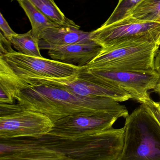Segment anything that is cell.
<instances>
[{
    "label": "cell",
    "mask_w": 160,
    "mask_h": 160,
    "mask_svg": "<svg viewBox=\"0 0 160 160\" xmlns=\"http://www.w3.org/2000/svg\"><path fill=\"white\" fill-rule=\"evenodd\" d=\"M16 100L22 108L43 114L53 123L71 115L90 112H106L119 118L129 115L126 107L112 99L81 97L48 84L26 85Z\"/></svg>",
    "instance_id": "6da1fadb"
},
{
    "label": "cell",
    "mask_w": 160,
    "mask_h": 160,
    "mask_svg": "<svg viewBox=\"0 0 160 160\" xmlns=\"http://www.w3.org/2000/svg\"><path fill=\"white\" fill-rule=\"evenodd\" d=\"M124 128L107 130L76 139L47 134L32 138L35 147L63 156L68 160H116L124 143Z\"/></svg>",
    "instance_id": "7a4b0ae2"
},
{
    "label": "cell",
    "mask_w": 160,
    "mask_h": 160,
    "mask_svg": "<svg viewBox=\"0 0 160 160\" xmlns=\"http://www.w3.org/2000/svg\"><path fill=\"white\" fill-rule=\"evenodd\" d=\"M126 118L116 160H160V125L152 114L141 104Z\"/></svg>",
    "instance_id": "3957f363"
},
{
    "label": "cell",
    "mask_w": 160,
    "mask_h": 160,
    "mask_svg": "<svg viewBox=\"0 0 160 160\" xmlns=\"http://www.w3.org/2000/svg\"><path fill=\"white\" fill-rule=\"evenodd\" d=\"M160 23L138 20L129 16L91 32V39L108 50L142 43H157Z\"/></svg>",
    "instance_id": "277c9868"
},
{
    "label": "cell",
    "mask_w": 160,
    "mask_h": 160,
    "mask_svg": "<svg viewBox=\"0 0 160 160\" xmlns=\"http://www.w3.org/2000/svg\"><path fill=\"white\" fill-rule=\"evenodd\" d=\"M159 47L157 43H146L102 50L84 68L87 70L153 71Z\"/></svg>",
    "instance_id": "5b68a950"
},
{
    "label": "cell",
    "mask_w": 160,
    "mask_h": 160,
    "mask_svg": "<svg viewBox=\"0 0 160 160\" xmlns=\"http://www.w3.org/2000/svg\"><path fill=\"white\" fill-rule=\"evenodd\" d=\"M53 125L47 116L18 103H0V139L39 138L49 134Z\"/></svg>",
    "instance_id": "8992f818"
},
{
    "label": "cell",
    "mask_w": 160,
    "mask_h": 160,
    "mask_svg": "<svg viewBox=\"0 0 160 160\" xmlns=\"http://www.w3.org/2000/svg\"><path fill=\"white\" fill-rule=\"evenodd\" d=\"M78 75L91 82L122 88L139 102L149 96L148 91L154 89L160 80L155 70H87L82 67Z\"/></svg>",
    "instance_id": "52a82bcc"
},
{
    "label": "cell",
    "mask_w": 160,
    "mask_h": 160,
    "mask_svg": "<svg viewBox=\"0 0 160 160\" xmlns=\"http://www.w3.org/2000/svg\"><path fill=\"white\" fill-rule=\"evenodd\" d=\"M0 57L20 78H67L78 75L82 68L43 57L28 56L15 51Z\"/></svg>",
    "instance_id": "ba28073f"
},
{
    "label": "cell",
    "mask_w": 160,
    "mask_h": 160,
    "mask_svg": "<svg viewBox=\"0 0 160 160\" xmlns=\"http://www.w3.org/2000/svg\"><path fill=\"white\" fill-rule=\"evenodd\" d=\"M119 118L106 112H90L71 115L54 122L49 135L76 139L93 135L112 128Z\"/></svg>",
    "instance_id": "9c48e42d"
},
{
    "label": "cell",
    "mask_w": 160,
    "mask_h": 160,
    "mask_svg": "<svg viewBox=\"0 0 160 160\" xmlns=\"http://www.w3.org/2000/svg\"><path fill=\"white\" fill-rule=\"evenodd\" d=\"M21 79L27 85H50L81 97L110 98L118 102L132 99L131 95L122 88L94 82L78 75L63 78L39 77Z\"/></svg>",
    "instance_id": "30bf717a"
},
{
    "label": "cell",
    "mask_w": 160,
    "mask_h": 160,
    "mask_svg": "<svg viewBox=\"0 0 160 160\" xmlns=\"http://www.w3.org/2000/svg\"><path fill=\"white\" fill-rule=\"evenodd\" d=\"M102 50L94 40L83 41L49 50L52 60L79 67L87 65Z\"/></svg>",
    "instance_id": "8fae6325"
},
{
    "label": "cell",
    "mask_w": 160,
    "mask_h": 160,
    "mask_svg": "<svg viewBox=\"0 0 160 160\" xmlns=\"http://www.w3.org/2000/svg\"><path fill=\"white\" fill-rule=\"evenodd\" d=\"M91 32L80 28L56 25L43 30L39 37V48L49 50L91 39Z\"/></svg>",
    "instance_id": "7c38bea8"
},
{
    "label": "cell",
    "mask_w": 160,
    "mask_h": 160,
    "mask_svg": "<svg viewBox=\"0 0 160 160\" xmlns=\"http://www.w3.org/2000/svg\"><path fill=\"white\" fill-rule=\"evenodd\" d=\"M25 83L0 57V103L13 104Z\"/></svg>",
    "instance_id": "4fadbf2b"
},
{
    "label": "cell",
    "mask_w": 160,
    "mask_h": 160,
    "mask_svg": "<svg viewBox=\"0 0 160 160\" xmlns=\"http://www.w3.org/2000/svg\"><path fill=\"white\" fill-rule=\"evenodd\" d=\"M23 9L32 25L34 36L39 39L41 32L48 27L57 25L41 13L30 0H16Z\"/></svg>",
    "instance_id": "5bb4252c"
},
{
    "label": "cell",
    "mask_w": 160,
    "mask_h": 160,
    "mask_svg": "<svg viewBox=\"0 0 160 160\" xmlns=\"http://www.w3.org/2000/svg\"><path fill=\"white\" fill-rule=\"evenodd\" d=\"M46 17L57 25L80 28L73 21L67 18L54 0H30Z\"/></svg>",
    "instance_id": "9a60e30c"
},
{
    "label": "cell",
    "mask_w": 160,
    "mask_h": 160,
    "mask_svg": "<svg viewBox=\"0 0 160 160\" xmlns=\"http://www.w3.org/2000/svg\"><path fill=\"white\" fill-rule=\"evenodd\" d=\"M18 52L24 55L42 57L39 51V40L36 38L32 30L23 34H17L8 39Z\"/></svg>",
    "instance_id": "2e32d148"
},
{
    "label": "cell",
    "mask_w": 160,
    "mask_h": 160,
    "mask_svg": "<svg viewBox=\"0 0 160 160\" xmlns=\"http://www.w3.org/2000/svg\"><path fill=\"white\" fill-rule=\"evenodd\" d=\"M130 16L142 21L160 23V0H142Z\"/></svg>",
    "instance_id": "e0dca14e"
},
{
    "label": "cell",
    "mask_w": 160,
    "mask_h": 160,
    "mask_svg": "<svg viewBox=\"0 0 160 160\" xmlns=\"http://www.w3.org/2000/svg\"><path fill=\"white\" fill-rule=\"evenodd\" d=\"M0 160H68L63 156L46 149H27L16 154L0 157Z\"/></svg>",
    "instance_id": "ac0fdd59"
},
{
    "label": "cell",
    "mask_w": 160,
    "mask_h": 160,
    "mask_svg": "<svg viewBox=\"0 0 160 160\" xmlns=\"http://www.w3.org/2000/svg\"><path fill=\"white\" fill-rule=\"evenodd\" d=\"M142 0H119L118 4L110 18L103 23L108 25L129 17L135 6Z\"/></svg>",
    "instance_id": "d6986e66"
},
{
    "label": "cell",
    "mask_w": 160,
    "mask_h": 160,
    "mask_svg": "<svg viewBox=\"0 0 160 160\" xmlns=\"http://www.w3.org/2000/svg\"><path fill=\"white\" fill-rule=\"evenodd\" d=\"M145 108L152 114L160 125V107L159 103L156 102L148 97L141 102Z\"/></svg>",
    "instance_id": "ffe728a7"
},
{
    "label": "cell",
    "mask_w": 160,
    "mask_h": 160,
    "mask_svg": "<svg viewBox=\"0 0 160 160\" xmlns=\"http://www.w3.org/2000/svg\"><path fill=\"white\" fill-rule=\"evenodd\" d=\"M0 57H3L14 51L11 48L12 44L7 38L5 37L2 32L0 33Z\"/></svg>",
    "instance_id": "44dd1931"
},
{
    "label": "cell",
    "mask_w": 160,
    "mask_h": 160,
    "mask_svg": "<svg viewBox=\"0 0 160 160\" xmlns=\"http://www.w3.org/2000/svg\"><path fill=\"white\" fill-rule=\"evenodd\" d=\"M0 16V29L1 32L3 33V35L5 37L8 39L11 37L15 35L17 33L11 29L2 13H1Z\"/></svg>",
    "instance_id": "7402d4cb"
},
{
    "label": "cell",
    "mask_w": 160,
    "mask_h": 160,
    "mask_svg": "<svg viewBox=\"0 0 160 160\" xmlns=\"http://www.w3.org/2000/svg\"><path fill=\"white\" fill-rule=\"evenodd\" d=\"M154 70L160 76V51H157L154 61Z\"/></svg>",
    "instance_id": "603a6c76"
},
{
    "label": "cell",
    "mask_w": 160,
    "mask_h": 160,
    "mask_svg": "<svg viewBox=\"0 0 160 160\" xmlns=\"http://www.w3.org/2000/svg\"><path fill=\"white\" fill-rule=\"evenodd\" d=\"M154 90L159 95L160 97V80L157 84V86L154 88Z\"/></svg>",
    "instance_id": "cb8c5ba5"
},
{
    "label": "cell",
    "mask_w": 160,
    "mask_h": 160,
    "mask_svg": "<svg viewBox=\"0 0 160 160\" xmlns=\"http://www.w3.org/2000/svg\"><path fill=\"white\" fill-rule=\"evenodd\" d=\"M157 45L158 46H159L160 45V37L159 38L157 42Z\"/></svg>",
    "instance_id": "d4e9b609"
},
{
    "label": "cell",
    "mask_w": 160,
    "mask_h": 160,
    "mask_svg": "<svg viewBox=\"0 0 160 160\" xmlns=\"http://www.w3.org/2000/svg\"><path fill=\"white\" fill-rule=\"evenodd\" d=\"M159 104H160V103H159Z\"/></svg>",
    "instance_id": "484cf974"
}]
</instances>
